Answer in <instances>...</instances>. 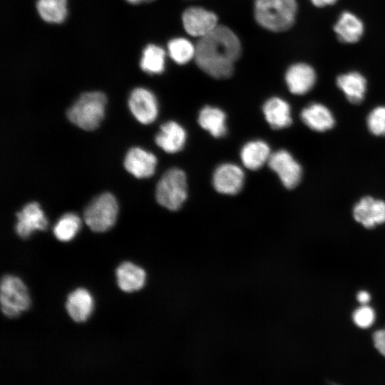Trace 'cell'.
<instances>
[{"label":"cell","mask_w":385,"mask_h":385,"mask_svg":"<svg viewBox=\"0 0 385 385\" xmlns=\"http://www.w3.org/2000/svg\"><path fill=\"white\" fill-rule=\"evenodd\" d=\"M267 163L286 188L293 189L301 181L302 168L289 151L279 150L274 152Z\"/></svg>","instance_id":"cell-7"},{"label":"cell","mask_w":385,"mask_h":385,"mask_svg":"<svg viewBox=\"0 0 385 385\" xmlns=\"http://www.w3.org/2000/svg\"><path fill=\"white\" fill-rule=\"evenodd\" d=\"M262 111L266 121L272 129L285 128L292 123L291 107L281 98L267 99L262 106Z\"/></svg>","instance_id":"cell-18"},{"label":"cell","mask_w":385,"mask_h":385,"mask_svg":"<svg viewBox=\"0 0 385 385\" xmlns=\"http://www.w3.org/2000/svg\"><path fill=\"white\" fill-rule=\"evenodd\" d=\"M212 185L221 194L233 195L240 192L245 183V173L238 165L226 163L217 166L212 175Z\"/></svg>","instance_id":"cell-9"},{"label":"cell","mask_w":385,"mask_h":385,"mask_svg":"<svg viewBox=\"0 0 385 385\" xmlns=\"http://www.w3.org/2000/svg\"><path fill=\"white\" fill-rule=\"evenodd\" d=\"M36 9L43 21L59 24L67 16V2L66 0H37Z\"/></svg>","instance_id":"cell-25"},{"label":"cell","mask_w":385,"mask_h":385,"mask_svg":"<svg viewBox=\"0 0 385 385\" xmlns=\"http://www.w3.org/2000/svg\"><path fill=\"white\" fill-rule=\"evenodd\" d=\"M289 91L294 95L308 93L316 83L317 73L308 63L299 62L291 65L284 76Z\"/></svg>","instance_id":"cell-12"},{"label":"cell","mask_w":385,"mask_h":385,"mask_svg":"<svg viewBox=\"0 0 385 385\" xmlns=\"http://www.w3.org/2000/svg\"><path fill=\"white\" fill-rule=\"evenodd\" d=\"M16 215L15 231L23 239L29 237L36 230H45L48 227V220L36 202L26 204Z\"/></svg>","instance_id":"cell-11"},{"label":"cell","mask_w":385,"mask_h":385,"mask_svg":"<svg viewBox=\"0 0 385 385\" xmlns=\"http://www.w3.org/2000/svg\"><path fill=\"white\" fill-rule=\"evenodd\" d=\"M241 49L237 35L230 28L218 25L199 38L194 58L197 66L210 76L217 79L228 78L232 75Z\"/></svg>","instance_id":"cell-1"},{"label":"cell","mask_w":385,"mask_h":385,"mask_svg":"<svg viewBox=\"0 0 385 385\" xmlns=\"http://www.w3.org/2000/svg\"><path fill=\"white\" fill-rule=\"evenodd\" d=\"M300 118L308 128L317 132L332 128L335 123L331 111L319 103H311L303 108Z\"/></svg>","instance_id":"cell-19"},{"label":"cell","mask_w":385,"mask_h":385,"mask_svg":"<svg viewBox=\"0 0 385 385\" xmlns=\"http://www.w3.org/2000/svg\"><path fill=\"white\" fill-rule=\"evenodd\" d=\"M156 165L155 155L138 147L129 149L124 159L126 170L138 178L152 176Z\"/></svg>","instance_id":"cell-14"},{"label":"cell","mask_w":385,"mask_h":385,"mask_svg":"<svg viewBox=\"0 0 385 385\" xmlns=\"http://www.w3.org/2000/svg\"><path fill=\"white\" fill-rule=\"evenodd\" d=\"M187 197L188 184L185 172L178 168L168 170L157 184V202L161 206L175 211L182 207Z\"/></svg>","instance_id":"cell-4"},{"label":"cell","mask_w":385,"mask_h":385,"mask_svg":"<svg viewBox=\"0 0 385 385\" xmlns=\"http://www.w3.org/2000/svg\"><path fill=\"white\" fill-rule=\"evenodd\" d=\"M107 98L100 91L82 93L66 112L68 120L86 130H93L103 118Z\"/></svg>","instance_id":"cell-3"},{"label":"cell","mask_w":385,"mask_h":385,"mask_svg":"<svg viewBox=\"0 0 385 385\" xmlns=\"http://www.w3.org/2000/svg\"><path fill=\"white\" fill-rule=\"evenodd\" d=\"M118 287L125 292H133L143 287L146 273L140 267L130 262L121 263L115 270Z\"/></svg>","instance_id":"cell-21"},{"label":"cell","mask_w":385,"mask_h":385,"mask_svg":"<svg viewBox=\"0 0 385 385\" xmlns=\"http://www.w3.org/2000/svg\"><path fill=\"white\" fill-rule=\"evenodd\" d=\"M128 107L133 116L143 124H150L158 115V104L155 95L145 88H134L128 98Z\"/></svg>","instance_id":"cell-8"},{"label":"cell","mask_w":385,"mask_h":385,"mask_svg":"<svg viewBox=\"0 0 385 385\" xmlns=\"http://www.w3.org/2000/svg\"><path fill=\"white\" fill-rule=\"evenodd\" d=\"M336 84L350 103L358 104L364 100L367 82L359 72L350 71L339 75L336 79Z\"/></svg>","instance_id":"cell-20"},{"label":"cell","mask_w":385,"mask_h":385,"mask_svg":"<svg viewBox=\"0 0 385 385\" xmlns=\"http://www.w3.org/2000/svg\"><path fill=\"white\" fill-rule=\"evenodd\" d=\"M353 215L356 221L366 228H373L385 222V202L366 196L354 207Z\"/></svg>","instance_id":"cell-13"},{"label":"cell","mask_w":385,"mask_h":385,"mask_svg":"<svg viewBox=\"0 0 385 385\" xmlns=\"http://www.w3.org/2000/svg\"><path fill=\"white\" fill-rule=\"evenodd\" d=\"M356 299L360 304H366L371 299V295L368 292L361 290L357 293Z\"/></svg>","instance_id":"cell-31"},{"label":"cell","mask_w":385,"mask_h":385,"mask_svg":"<svg viewBox=\"0 0 385 385\" xmlns=\"http://www.w3.org/2000/svg\"><path fill=\"white\" fill-rule=\"evenodd\" d=\"M170 58L178 64H185L195 58V45L185 38H175L168 43Z\"/></svg>","instance_id":"cell-27"},{"label":"cell","mask_w":385,"mask_h":385,"mask_svg":"<svg viewBox=\"0 0 385 385\" xmlns=\"http://www.w3.org/2000/svg\"><path fill=\"white\" fill-rule=\"evenodd\" d=\"M352 319L358 327L367 329L374 324L376 314L372 307L367 304H361L353 312Z\"/></svg>","instance_id":"cell-29"},{"label":"cell","mask_w":385,"mask_h":385,"mask_svg":"<svg viewBox=\"0 0 385 385\" xmlns=\"http://www.w3.org/2000/svg\"><path fill=\"white\" fill-rule=\"evenodd\" d=\"M372 339L375 348L385 356V328L374 332Z\"/></svg>","instance_id":"cell-30"},{"label":"cell","mask_w":385,"mask_h":385,"mask_svg":"<svg viewBox=\"0 0 385 385\" xmlns=\"http://www.w3.org/2000/svg\"><path fill=\"white\" fill-rule=\"evenodd\" d=\"M93 307V298L84 288H78L71 292L65 304L68 314L77 323L86 322L92 314Z\"/></svg>","instance_id":"cell-16"},{"label":"cell","mask_w":385,"mask_h":385,"mask_svg":"<svg viewBox=\"0 0 385 385\" xmlns=\"http://www.w3.org/2000/svg\"><path fill=\"white\" fill-rule=\"evenodd\" d=\"M125 1H127L128 2H129L130 4H138L140 1H142L143 0H125Z\"/></svg>","instance_id":"cell-33"},{"label":"cell","mask_w":385,"mask_h":385,"mask_svg":"<svg viewBox=\"0 0 385 385\" xmlns=\"http://www.w3.org/2000/svg\"><path fill=\"white\" fill-rule=\"evenodd\" d=\"M118 212L115 197L110 192H104L88 205L83 212V220L92 231L103 232L114 225Z\"/></svg>","instance_id":"cell-6"},{"label":"cell","mask_w":385,"mask_h":385,"mask_svg":"<svg viewBox=\"0 0 385 385\" xmlns=\"http://www.w3.org/2000/svg\"><path fill=\"white\" fill-rule=\"evenodd\" d=\"M165 52L163 48L149 44L143 51L140 61L141 69L150 74H160L165 70Z\"/></svg>","instance_id":"cell-24"},{"label":"cell","mask_w":385,"mask_h":385,"mask_svg":"<svg viewBox=\"0 0 385 385\" xmlns=\"http://www.w3.org/2000/svg\"><path fill=\"white\" fill-rule=\"evenodd\" d=\"M369 131L377 136L385 135V106L374 108L367 116Z\"/></svg>","instance_id":"cell-28"},{"label":"cell","mask_w":385,"mask_h":385,"mask_svg":"<svg viewBox=\"0 0 385 385\" xmlns=\"http://www.w3.org/2000/svg\"><path fill=\"white\" fill-rule=\"evenodd\" d=\"M0 303L2 313L9 318L19 317L31 306L27 287L18 277L6 274L1 280Z\"/></svg>","instance_id":"cell-5"},{"label":"cell","mask_w":385,"mask_h":385,"mask_svg":"<svg viewBox=\"0 0 385 385\" xmlns=\"http://www.w3.org/2000/svg\"><path fill=\"white\" fill-rule=\"evenodd\" d=\"M187 140L185 129L178 122L169 120L161 125L155 137V143L168 153L182 150Z\"/></svg>","instance_id":"cell-15"},{"label":"cell","mask_w":385,"mask_h":385,"mask_svg":"<svg viewBox=\"0 0 385 385\" xmlns=\"http://www.w3.org/2000/svg\"><path fill=\"white\" fill-rule=\"evenodd\" d=\"M182 21L186 32L199 38L207 35L218 26L215 14L200 6H191L185 9Z\"/></svg>","instance_id":"cell-10"},{"label":"cell","mask_w":385,"mask_h":385,"mask_svg":"<svg viewBox=\"0 0 385 385\" xmlns=\"http://www.w3.org/2000/svg\"><path fill=\"white\" fill-rule=\"evenodd\" d=\"M81 225L80 217L75 213L63 215L54 225L53 232L61 242L71 241L78 233Z\"/></svg>","instance_id":"cell-26"},{"label":"cell","mask_w":385,"mask_h":385,"mask_svg":"<svg viewBox=\"0 0 385 385\" xmlns=\"http://www.w3.org/2000/svg\"><path fill=\"white\" fill-rule=\"evenodd\" d=\"M317 7H324L334 4L337 0H309Z\"/></svg>","instance_id":"cell-32"},{"label":"cell","mask_w":385,"mask_h":385,"mask_svg":"<svg viewBox=\"0 0 385 385\" xmlns=\"http://www.w3.org/2000/svg\"><path fill=\"white\" fill-rule=\"evenodd\" d=\"M143 1H147V2H150V1H154V0H143Z\"/></svg>","instance_id":"cell-34"},{"label":"cell","mask_w":385,"mask_h":385,"mask_svg":"<svg viewBox=\"0 0 385 385\" xmlns=\"http://www.w3.org/2000/svg\"><path fill=\"white\" fill-rule=\"evenodd\" d=\"M270 151V148L265 141L250 140L241 148L240 159L246 168L257 170L268 162L272 154Z\"/></svg>","instance_id":"cell-22"},{"label":"cell","mask_w":385,"mask_h":385,"mask_svg":"<svg viewBox=\"0 0 385 385\" xmlns=\"http://www.w3.org/2000/svg\"><path fill=\"white\" fill-rule=\"evenodd\" d=\"M333 29L338 40L344 43L358 42L364 33L363 21L349 11L341 13Z\"/></svg>","instance_id":"cell-17"},{"label":"cell","mask_w":385,"mask_h":385,"mask_svg":"<svg viewBox=\"0 0 385 385\" xmlns=\"http://www.w3.org/2000/svg\"><path fill=\"white\" fill-rule=\"evenodd\" d=\"M226 114L217 107L206 106L199 112L197 122L214 138H222L227 134Z\"/></svg>","instance_id":"cell-23"},{"label":"cell","mask_w":385,"mask_h":385,"mask_svg":"<svg viewBox=\"0 0 385 385\" xmlns=\"http://www.w3.org/2000/svg\"><path fill=\"white\" fill-rule=\"evenodd\" d=\"M297 13L296 0H255L254 16L264 29L281 32L294 24Z\"/></svg>","instance_id":"cell-2"}]
</instances>
